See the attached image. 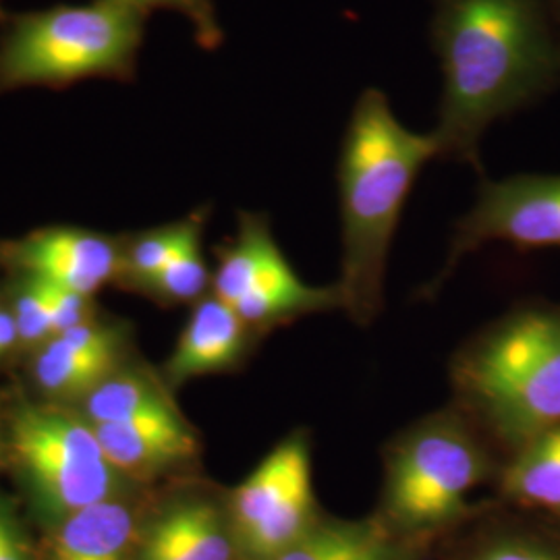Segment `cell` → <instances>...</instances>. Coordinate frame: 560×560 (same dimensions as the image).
<instances>
[{
  "mask_svg": "<svg viewBox=\"0 0 560 560\" xmlns=\"http://www.w3.org/2000/svg\"><path fill=\"white\" fill-rule=\"evenodd\" d=\"M133 538V511L110 499L88 506L57 525L52 560H129Z\"/></svg>",
  "mask_w": 560,
  "mask_h": 560,
  "instance_id": "obj_15",
  "label": "cell"
},
{
  "mask_svg": "<svg viewBox=\"0 0 560 560\" xmlns=\"http://www.w3.org/2000/svg\"><path fill=\"white\" fill-rule=\"evenodd\" d=\"M36 279V277H34ZM40 280L44 298L48 303V312H50V320H52V337H60L62 332L80 326L83 322H88V298L78 293L73 289L60 287L48 280Z\"/></svg>",
  "mask_w": 560,
  "mask_h": 560,
  "instance_id": "obj_23",
  "label": "cell"
},
{
  "mask_svg": "<svg viewBox=\"0 0 560 560\" xmlns=\"http://www.w3.org/2000/svg\"><path fill=\"white\" fill-rule=\"evenodd\" d=\"M233 536L247 559L275 560L320 520L305 430L280 441L229 499Z\"/></svg>",
  "mask_w": 560,
  "mask_h": 560,
  "instance_id": "obj_8",
  "label": "cell"
},
{
  "mask_svg": "<svg viewBox=\"0 0 560 560\" xmlns=\"http://www.w3.org/2000/svg\"><path fill=\"white\" fill-rule=\"evenodd\" d=\"M145 18L117 0L57 4L13 18L0 36V92L129 80Z\"/></svg>",
  "mask_w": 560,
  "mask_h": 560,
  "instance_id": "obj_4",
  "label": "cell"
},
{
  "mask_svg": "<svg viewBox=\"0 0 560 560\" xmlns=\"http://www.w3.org/2000/svg\"><path fill=\"white\" fill-rule=\"evenodd\" d=\"M441 156L432 133H416L393 113L381 90L361 94L339 161L342 310L368 326L378 318L390 241L423 164Z\"/></svg>",
  "mask_w": 560,
  "mask_h": 560,
  "instance_id": "obj_2",
  "label": "cell"
},
{
  "mask_svg": "<svg viewBox=\"0 0 560 560\" xmlns=\"http://www.w3.org/2000/svg\"><path fill=\"white\" fill-rule=\"evenodd\" d=\"M120 351H90L65 337H55L42 349L34 376L44 393L75 399L88 397L98 384L115 374Z\"/></svg>",
  "mask_w": 560,
  "mask_h": 560,
  "instance_id": "obj_16",
  "label": "cell"
},
{
  "mask_svg": "<svg viewBox=\"0 0 560 560\" xmlns=\"http://www.w3.org/2000/svg\"><path fill=\"white\" fill-rule=\"evenodd\" d=\"M502 490L513 501L560 517V425L515 451L502 471Z\"/></svg>",
  "mask_w": 560,
  "mask_h": 560,
  "instance_id": "obj_17",
  "label": "cell"
},
{
  "mask_svg": "<svg viewBox=\"0 0 560 560\" xmlns=\"http://www.w3.org/2000/svg\"><path fill=\"white\" fill-rule=\"evenodd\" d=\"M235 550L229 513L210 499L185 497L150 523L140 560H233Z\"/></svg>",
  "mask_w": 560,
  "mask_h": 560,
  "instance_id": "obj_12",
  "label": "cell"
},
{
  "mask_svg": "<svg viewBox=\"0 0 560 560\" xmlns=\"http://www.w3.org/2000/svg\"><path fill=\"white\" fill-rule=\"evenodd\" d=\"M15 322L20 330V340L25 345H38L42 340L52 337V320L48 312V303L42 291L40 280L27 277L18 295Z\"/></svg>",
  "mask_w": 560,
  "mask_h": 560,
  "instance_id": "obj_22",
  "label": "cell"
},
{
  "mask_svg": "<svg viewBox=\"0 0 560 560\" xmlns=\"http://www.w3.org/2000/svg\"><path fill=\"white\" fill-rule=\"evenodd\" d=\"M0 15H2V0H0Z\"/></svg>",
  "mask_w": 560,
  "mask_h": 560,
  "instance_id": "obj_28",
  "label": "cell"
},
{
  "mask_svg": "<svg viewBox=\"0 0 560 560\" xmlns=\"http://www.w3.org/2000/svg\"><path fill=\"white\" fill-rule=\"evenodd\" d=\"M0 560H32L20 529L0 511Z\"/></svg>",
  "mask_w": 560,
  "mask_h": 560,
  "instance_id": "obj_25",
  "label": "cell"
},
{
  "mask_svg": "<svg viewBox=\"0 0 560 560\" xmlns=\"http://www.w3.org/2000/svg\"><path fill=\"white\" fill-rule=\"evenodd\" d=\"M502 241L521 249L560 247V175H515L483 180L474 208L457 222L441 287L460 258Z\"/></svg>",
  "mask_w": 560,
  "mask_h": 560,
  "instance_id": "obj_9",
  "label": "cell"
},
{
  "mask_svg": "<svg viewBox=\"0 0 560 560\" xmlns=\"http://www.w3.org/2000/svg\"><path fill=\"white\" fill-rule=\"evenodd\" d=\"M421 544L382 520H318L275 560H418Z\"/></svg>",
  "mask_w": 560,
  "mask_h": 560,
  "instance_id": "obj_14",
  "label": "cell"
},
{
  "mask_svg": "<svg viewBox=\"0 0 560 560\" xmlns=\"http://www.w3.org/2000/svg\"><path fill=\"white\" fill-rule=\"evenodd\" d=\"M384 517L400 534L421 536L467 511V494L494 465L459 411H442L405 430L386 451Z\"/></svg>",
  "mask_w": 560,
  "mask_h": 560,
  "instance_id": "obj_5",
  "label": "cell"
},
{
  "mask_svg": "<svg viewBox=\"0 0 560 560\" xmlns=\"http://www.w3.org/2000/svg\"><path fill=\"white\" fill-rule=\"evenodd\" d=\"M201 229V217L194 214L185 221L173 222L161 229H152L136 237L129 249L122 254V266L131 275V279L148 284L156 279L164 266L173 260L180 245Z\"/></svg>",
  "mask_w": 560,
  "mask_h": 560,
  "instance_id": "obj_19",
  "label": "cell"
},
{
  "mask_svg": "<svg viewBox=\"0 0 560 560\" xmlns=\"http://www.w3.org/2000/svg\"><path fill=\"white\" fill-rule=\"evenodd\" d=\"M13 261L27 277L92 295L122 266V254L113 240L83 229H44L11 249Z\"/></svg>",
  "mask_w": 560,
  "mask_h": 560,
  "instance_id": "obj_10",
  "label": "cell"
},
{
  "mask_svg": "<svg viewBox=\"0 0 560 560\" xmlns=\"http://www.w3.org/2000/svg\"><path fill=\"white\" fill-rule=\"evenodd\" d=\"M548 7H550V15H552V21L560 34V0H548Z\"/></svg>",
  "mask_w": 560,
  "mask_h": 560,
  "instance_id": "obj_27",
  "label": "cell"
},
{
  "mask_svg": "<svg viewBox=\"0 0 560 560\" xmlns=\"http://www.w3.org/2000/svg\"><path fill=\"white\" fill-rule=\"evenodd\" d=\"M249 330L224 301L214 295L201 300L166 363V378L179 386L198 376L233 370L247 353Z\"/></svg>",
  "mask_w": 560,
  "mask_h": 560,
  "instance_id": "obj_13",
  "label": "cell"
},
{
  "mask_svg": "<svg viewBox=\"0 0 560 560\" xmlns=\"http://www.w3.org/2000/svg\"><path fill=\"white\" fill-rule=\"evenodd\" d=\"M11 442L34 506L52 525L115 499L122 488V474L106 459L92 423L30 407L13 421Z\"/></svg>",
  "mask_w": 560,
  "mask_h": 560,
  "instance_id": "obj_6",
  "label": "cell"
},
{
  "mask_svg": "<svg viewBox=\"0 0 560 560\" xmlns=\"http://www.w3.org/2000/svg\"><path fill=\"white\" fill-rule=\"evenodd\" d=\"M214 298L231 305L252 330H266L310 314L342 310L335 284L314 287L298 277L280 252L270 224L243 214L235 240L219 254L212 277Z\"/></svg>",
  "mask_w": 560,
  "mask_h": 560,
  "instance_id": "obj_7",
  "label": "cell"
},
{
  "mask_svg": "<svg viewBox=\"0 0 560 560\" xmlns=\"http://www.w3.org/2000/svg\"><path fill=\"white\" fill-rule=\"evenodd\" d=\"M20 340V330L15 316L0 310V355L7 353Z\"/></svg>",
  "mask_w": 560,
  "mask_h": 560,
  "instance_id": "obj_26",
  "label": "cell"
},
{
  "mask_svg": "<svg viewBox=\"0 0 560 560\" xmlns=\"http://www.w3.org/2000/svg\"><path fill=\"white\" fill-rule=\"evenodd\" d=\"M210 282V272L201 256V229L180 245L173 260L164 266L161 275L148 289L166 301L200 300Z\"/></svg>",
  "mask_w": 560,
  "mask_h": 560,
  "instance_id": "obj_20",
  "label": "cell"
},
{
  "mask_svg": "<svg viewBox=\"0 0 560 560\" xmlns=\"http://www.w3.org/2000/svg\"><path fill=\"white\" fill-rule=\"evenodd\" d=\"M463 413L520 451L560 425V310L534 307L494 324L453 361Z\"/></svg>",
  "mask_w": 560,
  "mask_h": 560,
  "instance_id": "obj_3",
  "label": "cell"
},
{
  "mask_svg": "<svg viewBox=\"0 0 560 560\" xmlns=\"http://www.w3.org/2000/svg\"><path fill=\"white\" fill-rule=\"evenodd\" d=\"M131 9H138L143 15H150L154 9H171L191 21L196 38L203 48H217L221 44L222 30L217 20L214 0H117Z\"/></svg>",
  "mask_w": 560,
  "mask_h": 560,
  "instance_id": "obj_21",
  "label": "cell"
},
{
  "mask_svg": "<svg viewBox=\"0 0 560 560\" xmlns=\"http://www.w3.org/2000/svg\"><path fill=\"white\" fill-rule=\"evenodd\" d=\"M106 459L120 474L154 476L196 457L198 441L175 407L133 420L94 425Z\"/></svg>",
  "mask_w": 560,
  "mask_h": 560,
  "instance_id": "obj_11",
  "label": "cell"
},
{
  "mask_svg": "<svg viewBox=\"0 0 560 560\" xmlns=\"http://www.w3.org/2000/svg\"><path fill=\"white\" fill-rule=\"evenodd\" d=\"M441 57V156L480 166V141L560 88V34L548 0H432Z\"/></svg>",
  "mask_w": 560,
  "mask_h": 560,
  "instance_id": "obj_1",
  "label": "cell"
},
{
  "mask_svg": "<svg viewBox=\"0 0 560 560\" xmlns=\"http://www.w3.org/2000/svg\"><path fill=\"white\" fill-rule=\"evenodd\" d=\"M474 560H560V555L538 541L504 538L488 544Z\"/></svg>",
  "mask_w": 560,
  "mask_h": 560,
  "instance_id": "obj_24",
  "label": "cell"
},
{
  "mask_svg": "<svg viewBox=\"0 0 560 560\" xmlns=\"http://www.w3.org/2000/svg\"><path fill=\"white\" fill-rule=\"evenodd\" d=\"M175 407L159 382L140 372L113 374L85 397V416L92 425L133 420Z\"/></svg>",
  "mask_w": 560,
  "mask_h": 560,
  "instance_id": "obj_18",
  "label": "cell"
}]
</instances>
